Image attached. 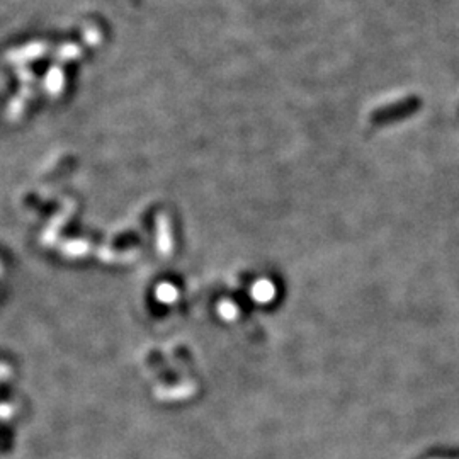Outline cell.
Segmentation results:
<instances>
[{
	"instance_id": "1",
	"label": "cell",
	"mask_w": 459,
	"mask_h": 459,
	"mask_svg": "<svg viewBox=\"0 0 459 459\" xmlns=\"http://www.w3.org/2000/svg\"><path fill=\"white\" fill-rule=\"evenodd\" d=\"M274 294V286L271 284V282H267V281H260L257 286H255V289H254V296L257 298V300L260 301H266V300H269L271 296H273Z\"/></svg>"
},
{
	"instance_id": "2",
	"label": "cell",
	"mask_w": 459,
	"mask_h": 459,
	"mask_svg": "<svg viewBox=\"0 0 459 459\" xmlns=\"http://www.w3.org/2000/svg\"><path fill=\"white\" fill-rule=\"evenodd\" d=\"M223 306H225V308H221V309H220V312H221V315H223V316H227V319H230V312H232V313H235V308H233V306H235V305L225 303Z\"/></svg>"
}]
</instances>
